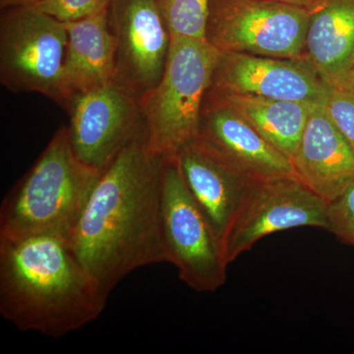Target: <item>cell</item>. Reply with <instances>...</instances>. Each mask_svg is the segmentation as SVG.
<instances>
[{
	"mask_svg": "<svg viewBox=\"0 0 354 354\" xmlns=\"http://www.w3.org/2000/svg\"><path fill=\"white\" fill-rule=\"evenodd\" d=\"M309 10L266 0H209L207 41L221 53L304 57Z\"/></svg>",
	"mask_w": 354,
	"mask_h": 354,
	"instance_id": "cell-7",
	"label": "cell"
},
{
	"mask_svg": "<svg viewBox=\"0 0 354 354\" xmlns=\"http://www.w3.org/2000/svg\"><path fill=\"white\" fill-rule=\"evenodd\" d=\"M326 230L354 246V179L339 196L328 203Z\"/></svg>",
	"mask_w": 354,
	"mask_h": 354,
	"instance_id": "cell-19",
	"label": "cell"
},
{
	"mask_svg": "<svg viewBox=\"0 0 354 354\" xmlns=\"http://www.w3.org/2000/svg\"><path fill=\"white\" fill-rule=\"evenodd\" d=\"M109 10L86 19L64 23L67 32L65 108L75 95L115 80L116 44L109 26Z\"/></svg>",
	"mask_w": 354,
	"mask_h": 354,
	"instance_id": "cell-15",
	"label": "cell"
},
{
	"mask_svg": "<svg viewBox=\"0 0 354 354\" xmlns=\"http://www.w3.org/2000/svg\"><path fill=\"white\" fill-rule=\"evenodd\" d=\"M330 85L354 94V53L351 55V59L348 60V64L346 65L339 75L335 78L334 82Z\"/></svg>",
	"mask_w": 354,
	"mask_h": 354,
	"instance_id": "cell-22",
	"label": "cell"
},
{
	"mask_svg": "<svg viewBox=\"0 0 354 354\" xmlns=\"http://www.w3.org/2000/svg\"><path fill=\"white\" fill-rule=\"evenodd\" d=\"M108 297L66 237L0 239V314L18 330L64 337L101 315Z\"/></svg>",
	"mask_w": 354,
	"mask_h": 354,
	"instance_id": "cell-2",
	"label": "cell"
},
{
	"mask_svg": "<svg viewBox=\"0 0 354 354\" xmlns=\"http://www.w3.org/2000/svg\"><path fill=\"white\" fill-rule=\"evenodd\" d=\"M295 176L329 203L354 179V151L323 104L310 113L295 155Z\"/></svg>",
	"mask_w": 354,
	"mask_h": 354,
	"instance_id": "cell-14",
	"label": "cell"
},
{
	"mask_svg": "<svg viewBox=\"0 0 354 354\" xmlns=\"http://www.w3.org/2000/svg\"><path fill=\"white\" fill-rule=\"evenodd\" d=\"M191 196L202 209L223 247L230 223L253 180L195 138L176 156Z\"/></svg>",
	"mask_w": 354,
	"mask_h": 354,
	"instance_id": "cell-13",
	"label": "cell"
},
{
	"mask_svg": "<svg viewBox=\"0 0 354 354\" xmlns=\"http://www.w3.org/2000/svg\"><path fill=\"white\" fill-rule=\"evenodd\" d=\"M323 106L354 151V94L330 85Z\"/></svg>",
	"mask_w": 354,
	"mask_h": 354,
	"instance_id": "cell-21",
	"label": "cell"
},
{
	"mask_svg": "<svg viewBox=\"0 0 354 354\" xmlns=\"http://www.w3.org/2000/svg\"><path fill=\"white\" fill-rule=\"evenodd\" d=\"M196 138L253 180L295 176L290 158L209 91Z\"/></svg>",
	"mask_w": 354,
	"mask_h": 354,
	"instance_id": "cell-12",
	"label": "cell"
},
{
	"mask_svg": "<svg viewBox=\"0 0 354 354\" xmlns=\"http://www.w3.org/2000/svg\"><path fill=\"white\" fill-rule=\"evenodd\" d=\"M160 212L167 263L192 290H218L227 281L230 264L213 227L191 196L176 157L162 158Z\"/></svg>",
	"mask_w": 354,
	"mask_h": 354,
	"instance_id": "cell-5",
	"label": "cell"
},
{
	"mask_svg": "<svg viewBox=\"0 0 354 354\" xmlns=\"http://www.w3.org/2000/svg\"><path fill=\"white\" fill-rule=\"evenodd\" d=\"M329 87L330 84L304 57L221 53L209 90L221 94L323 104Z\"/></svg>",
	"mask_w": 354,
	"mask_h": 354,
	"instance_id": "cell-11",
	"label": "cell"
},
{
	"mask_svg": "<svg viewBox=\"0 0 354 354\" xmlns=\"http://www.w3.org/2000/svg\"><path fill=\"white\" fill-rule=\"evenodd\" d=\"M41 0H0L2 9L25 8L36 6Z\"/></svg>",
	"mask_w": 354,
	"mask_h": 354,
	"instance_id": "cell-23",
	"label": "cell"
},
{
	"mask_svg": "<svg viewBox=\"0 0 354 354\" xmlns=\"http://www.w3.org/2000/svg\"><path fill=\"white\" fill-rule=\"evenodd\" d=\"M102 171L79 160L68 127L57 130L0 207V239L53 234L67 239Z\"/></svg>",
	"mask_w": 354,
	"mask_h": 354,
	"instance_id": "cell-3",
	"label": "cell"
},
{
	"mask_svg": "<svg viewBox=\"0 0 354 354\" xmlns=\"http://www.w3.org/2000/svg\"><path fill=\"white\" fill-rule=\"evenodd\" d=\"M70 143L84 164L104 171L144 128L140 97L113 80L72 97Z\"/></svg>",
	"mask_w": 354,
	"mask_h": 354,
	"instance_id": "cell-9",
	"label": "cell"
},
{
	"mask_svg": "<svg viewBox=\"0 0 354 354\" xmlns=\"http://www.w3.org/2000/svg\"><path fill=\"white\" fill-rule=\"evenodd\" d=\"M209 91L239 113L291 162L299 145L310 113L316 104L264 99L252 95L221 94Z\"/></svg>",
	"mask_w": 354,
	"mask_h": 354,
	"instance_id": "cell-17",
	"label": "cell"
},
{
	"mask_svg": "<svg viewBox=\"0 0 354 354\" xmlns=\"http://www.w3.org/2000/svg\"><path fill=\"white\" fill-rule=\"evenodd\" d=\"M64 23L34 7L8 9L0 21V81L14 93H39L64 104Z\"/></svg>",
	"mask_w": 354,
	"mask_h": 354,
	"instance_id": "cell-6",
	"label": "cell"
},
{
	"mask_svg": "<svg viewBox=\"0 0 354 354\" xmlns=\"http://www.w3.org/2000/svg\"><path fill=\"white\" fill-rule=\"evenodd\" d=\"M308 10L304 58L332 84L354 53V0H317Z\"/></svg>",
	"mask_w": 354,
	"mask_h": 354,
	"instance_id": "cell-16",
	"label": "cell"
},
{
	"mask_svg": "<svg viewBox=\"0 0 354 354\" xmlns=\"http://www.w3.org/2000/svg\"><path fill=\"white\" fill-rule=\"evenodd\" d=\"M109 20L116 44L115 80L141 97L162 78L171 46L158 0H113Z\"/></svg>",
	"mask_w": 354,
	"mask_h": 354,
	"instance_id": "cell-10",
	"label": "cell"
},
{
	"mask_svg": "<svg viewBox=\"0 0 354 354\" xmlns=\"http://www.w3.org/2000/svg\"><path fill=\"white\" fill-rule=\"evenodd\" d=\"M266 1L279 2V3L290 4V6L309 9L314 6L317 0H266Z\"/></svg>",
	"mask_w": 354,
	"mask_h": 354,
	"instance_id": "cell-24",
	"label": "cell"
},
{
	"mask_svg": "<svg viewBox=\"0 0 354 354\" xmlns=\"http://www.w3.org/2000/svg\"><path fill=\"white\" fill-rule=\"evenodd\" d=\"M221 55L208 41L171 36L162 78L140 97L147 145L153 155L176 157L196 138Z\"/></svg>",
	"mask_w": 354,
	"mask_h": 354,
	"instance_id": "cell-4",
	"label": "cell"
},
{
	"mask_svg": "<svg viewBox=\"0 0 354 354\" xmlns=\"http://www.w3.org/2000/svg\"><path fill=\"white\" fill-rule=\"evenodd\" d=\"M113 0H41L34 8L62 23L86 19L106 10Z\"/></svg>",
	"mask_w": 354,
	"mask_h": 354,
	"instance_id": "cell-20",
	"label": "cell"
},
{
	"mask_svg": "<svg viewBox=\"0 0 354 354\" xmlns=\"http://www.w3.org/2000/svg\"><path fill=\"white\" fill-rule=\"evenodd\" d=\"M171 36L207 41L209 0H158Z\"/></svg>",
	"mask_w": 354,
	"mask_h": 354,
	"instance_id": "cell-18",
	"label": "cell"
},
{
	"mask_svg": "<svg viewBox=\"0 0 354 354\" xmlns=\"http://www.w3.org/2000/svg\"><path fill=\"white\" fill-rule=\"evenodd\" d=\"M327 207L297 176L255 181L223 239L225 259L230 264L261 239L283 230H327Z\"/></svg>",
	"mask_w": 354,
	"mask_h": 354,
	"instance_id": "cell-8",
	"label": "cell"
},
{
	"mask_svg": "<svg viewBox=\"0 0 354 354\" xmlns=\"http://www.w3.org/2000/svg\"><path fill=\"white\" fill-rule=\"evenodd\" d=\"M162 158L145 127L109 165L67 236L72 250L109 295L130 272L167 262L162 230Z\"/></svg>",
	"mask_w": 354,
	"mask_h": 354,
	"instance_id": "cell-1",
	"label": "cell"
}]
</instances>
